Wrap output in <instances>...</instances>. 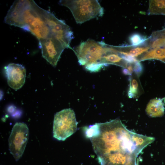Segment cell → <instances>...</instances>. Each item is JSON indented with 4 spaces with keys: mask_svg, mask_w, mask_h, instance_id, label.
<instances>
[{
    "mask_svg": "<svg viewBox=\"0 0 165 165\" xmlns=\"http://www.w3.org/2000/svg\"><path fill=\"white\" fill-rule=\"evenodd\" d=\"M162 61L165 63V59L163 60Z\"/></svg>",
    "mask_w": 165,
    "mask_h": 165,
    "instance_id": "obj_19",
    "label": "cell"
},
{
    "mask_svg": "<svg viewBox=\"0 0 165 165\" xmlns=\"http://www.w3.org/2000/svg\"><path fill=\"white\" fill-rule=\"evenodd\" d=\"M29 129L23 123H16L13 126L9 136V149L16 161L22 156L29 137Z\"/></svg>",
    "mask_w": 165,
    "mask_h": 165,
    "instance_id": "obj_6",
    "label": "cell"
},
{
    "mask_svg": "<svg viewBox=\"0 0 165 165\" xmlns=\"http://www.w3.org/2000/svg\"><path fill=\"white\" fill-rule=\"evenodd\" d=\"M133 133L119 119L95 124L90 139L98 159L119 153L137 152Z\"/></svg>",
    "mask_w": 165,
    "mask_h": 165,
    "instance_id": "obj_1",
    "label": "cell"
},
{
    "mask_svg": "<svg viewBox=\"0 0 165 165\" xmlns=\"http://www.w3.org/2000/svg\"><path fill=\"white\" fill-rule=\"evenodd\" d=\"M134 73L130 75L129 78V85L128 95L130 98H137L143 92V90L138 78Z\"/></svg>",
    "mask_w": 165,
    "mask_h": 165,
    "instance_id": "obj_10",
    "label": "cell"
},
{
    "mask_svg": "<svg viewBox=\"0 0 165 165\" xmlns=\"http://www.w3.org/2000/svg\"><path fill=\"white\" fill-rule=\"evenodd\" d=\"M49 13L40 7L35 2H33L23 14L22 28L30 32L38 41L53 37L48 23Z\"/></svg>",
    "mask_w": 165,
    "mask_h": 165,
    "instance_id": "obj_2",
    "label": "cell"
},
{
    "mask_svg": "<svg viewBox=\"0 0 165 165\" xmlns=\"http://www.w3.org/2000/svg\"><path fill=\"white\" fill-rule=\"evenodd\" d=\"M77 124L75 112L71 108L57 112L53 120V137L59 141H64L76 132Z\"/></svg>",
    "mask_w": 165,
    "mask_h": 165,
    "instance_id": "obj_4",
    "label": "cell"
},
{
    "mask_svg": "<svg viewBox=\"0 0 165 165\" xmlns=\"http://www.w3.org/2000/svg\"><path fill=\"white\" fill-rule=\"evenodd\" d=\"M118 53L120 55L136 57L143 54L150 49L149 46H137L126 50L122 46H116Z\"/></svg>",
    "mask_w": 165,
    "mask_h": 165,
    "instance_id": "obj_12",
    "label": "cell"
},
{
    "mask_svg": "<svg viewBox=\"0 0 165 165\" xmlns=\"http://www.w3.org/2000/svg\"><path fill=\"white\" fill-rule=\"evenodd\" d=\"M165 98H156L150 100L147 105L146 112L152 117H159L164 114Z\"/></svg>",
    "mask_w": 165,
    "mask_h": 165,
    "instance_id": "obj_9",
    "label": "cell"
},
{
    "mask_svg": "<svg viewBox=\"0 0 165 165\" xmlns=\"http://www.w3.org/2000/svg\"><path fill=\"white\" fill-rule=\"evenodd\" d=\"M165 13V0L150 1L149 14H163Z\"/></svg>",
    "mask_w": 165,
    "mask_h": 165,
    "instance_id": "obj_14",
    "label": "cell"
},
{
    "mask_svg": "<svg viewBox=\"0 0 165 165\" xmlns=\"http://www.w3.org/2000/svg\"><path fill=\"white\" fill-rule=\"evenodd\" d=\"M149 38L138 33H134L129 36V41L130 46L137 47L144 44Z\"/></svg>",
    "mask_w": 165,
    "mask_h": 165,
    "instance_id": "obj_15",
    "label": "cell"
},
{
    "mask_svg": "<svg viewBox=\"0 0 165 165\" xmlns=\"http://www.w3.org/2000/svg\"><path fill=\"white\" fill-rule=\"evenodd\" d=\"M138 59L140 62L152 59L162 61L165 59V48L152 49L140 56Z\"/></svg>",
    "mask_w": 165,
    "mask_h": 165,
    "instance_id": "obj_11",
    "label": "cell"
},
{
    "mask_svg": "<svg viewBox=\"0 0 165 165\" xmlns=\"http://www.w3.org/2000/svg\"><path fill=\"white\" fill-rule=\"evenodd\" d=\"M9 86L16 90L21 88L24 84L26 70L22 65L11 63L4 68Z\"/></svg>",
    "mask_w": 165,
    "mask_h": 165,
    "instance_id": "obj_8",
    "label": "cell"
},
{
    "mask_svg": "<svg viewBox=\"0 0 165 165\" xmlns=\"http://www.w3.org/2000/svg\"><path fill=\"white\" fill-rule=\"evenodd\" d=\"M143 71V67L140 61H138L134 64V72L138 76L141 75Z\"/></svg>",
    "mask_w": 165,
    "mask_h": 165,
    "instance_id": "obj_18",
    "label": "cell"
},
{
    "mask_svg": "<svg viewBox=\"0 0 165 165\" xmlns=\"http://www.w3.org/2000/svg\"><path fill=\"white\" fill-rule=\"evenodd\" d=\"M164 15H165V13L163 14Z\"/></svg>",
    "mask_w": 165,
    "mask_h": 165,
    "instance_id": "obj_20",
    "label": "cell"
},
{
    "mask_svg": "<svg viewBox=\"0 0 165 165\" xmlns=\"http://www.w3.org/2000/svg\"><path fill=\"white\" fill-rule=\"evenodd\" d=\"M106 45L103 41L96 42L89 39L81 43L73 51L80 65L85 66L91 63L101 64L102 59L106 52Z\"/></svg>",
    "mask_w": 165,
    "mask_h": 165,
    "instance_id": "obj_5",
    "label": "cell"
},
{
    "mask_svg": "<svg viewBox=\"0 0 165 165\" xmlns=\"http://www.w3.org/2000/svg\"><path fill=\"white\" fill-rule=\"evenodd\" d=\"M132 139L138 149L141 152L149 144L155 140L154 138L138 134L133 132Z\"/></svg>",
    "mask_w": 165,
    "mask_h": 165,
    "instance_id": "obj_13",
    "label": "cell"
},
{
    "mask_svg": "<svg viewBox=\"0 0 165 165\" xmlns=\"http://www.w3.org/2000/svg\"><path fill=\"white\" fill-rule=\"evenodd\" d=\"M149 44L150 48L154 49L158 48H165V37H152Z\"/></svg>",
    "mask_w": 165,
    "mask_h": 165,
    "instance_id": "obj_16",
    "label": "cell"
},
{
    "mask_svg": "<svg viewBox=\"0 0 165 165\" xmlns=\"http://www.w3.org/2000/svg\"><path fill=\"white\" fill-rule=\"evenodd\" d=\"M107 65L97 63H91L84 66L86 69L91 72H96L99 71L105 66Z\"/></svg>",
    "mask_w": 165,
    "mask_h": 165,
    "instance_id": "obj_17",
    "label": "cell"
},
{
    "mask_svg": "<svg viewBox=\"0 0 165 165\" xmlns=\"http://www.w3.org/2000/svg\"><path fill=\"white\" fill-rule=\"evenodd\" d=\"M59 4L68 8L77 24L83 23L104 14V9L96 0H60Z\"/></svg>",
    "mask_w": 165,
    "mask_h": 165,
    "instance_id": "obj_3",
    "label": "cell"
},
{
    "mask_svg": "<svg viewBox=\"0 0 165 165\" xmlns=\"http://www.w3.org/2000/svg\"><path fill=\"white\" fill-rule=\"evenodd\" d=\"M43 57L50 64L55 67L65 49L61 42L54 37L39 41Z\"/></svg>",
    "mask_w": 165,
    "mask_h": 165,
    "instance_id": "obj_7",
    "label": "cell"
}]
</instances>
